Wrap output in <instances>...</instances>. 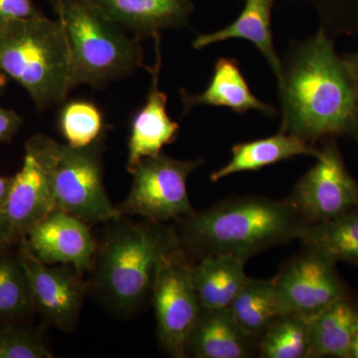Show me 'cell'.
<instances>
[{"mask_svg": "<svg viewBox=\"0 0 358 358\" xmlns=\"http://www.w3.org/2000/svg\"><path fill=\"white\" fill-rule=\"evenodd\" d=\"M11 181H13V178H6V176H0V209L3 207L7 195H8Z\"/></svg>", "mask_w": 358, "mask_h": 358, "instance_id": "32", "label": "cell"}, {"mask_svg": "<svg viewBox=\"0 0 358 358\" xmlns=\"http://www.w3.org/2000/svg\"><path fill=\"white\" fill-rule=\"evenodd\" d=\"M258 355V339L245 333L229 308H201L187 338L185 357L249 358Z\"/></svg>", "mask_w": 358, "mask_h": 358, "instance_id": "15", "label": "cell"}, {"mask_svg": "<svg viewBox=\"0 0 358 358\" xmlns=\"http://www.w3.org/2000/svg\"><path fill=\"white\" fill-rule=\"evenodd\" d=\"M277 82L282 133L313 145L326 136L353 133L358 85L322 28L289 45Z\"/></svg>", "mask_w": 358, "mask_h": 358, "instance_id": "1", "label": "cell"}, {"mask_svg": "<svg viewBox=\"0 0 358 358\" xmlns=\"http://www.w3.org/2000/svg\"><path fill=\"white\" fill-rule=\"evenodd\" d=\"M155 63L148 71L152 76V84L147 101L131 122V134L128 141V162L129 173L141 159L154 157L162 152V148L171 145L178 138L179 124L169 117L167 113L166 94L159 89L160 69H162V49L160 35L155 34Z\"/></svg>", "mask_w": 358, "mask_h": 358, "instance_id": "13", "label": "cell"}, {"mask_svg": "<svg viewBox=\"0 0 358 358\" xmlns=\"http://www.w3.org/2000/svg\"><path fill=\"white\" fill-rule=\"evenodd\" d=\"M274 3L275 0H246L236 20L217 31L197 35L192 42L193 48L201 50L229 39L247 40L262 54L278 79L281 73V58L275 52L273 39L271 17Z\"/></svg>", "mask_w": 358, "mask_h": 358, "instance_id": "18", "label": "cell"}, {"mask_svg": "<svg viewBox=\"0 0 358 358\" xmlns=\"http://www.w3.org/2000/svg\"><path fill=\"white\" fill-rule=\"evenodd\" d=\"M22 122V117L17 113L0 107V143L13 140Z\"/></svg>", "mask_w": 358, "mask_h": 358, "instance_id": "29", "label": "cell"}, {"mask_svg": "<svg viewBox=\"0 0 358 358\" xmlns=\"http://www.w3.org/2000/svg\"><path fill=\"white\" fill-rule=\"evenodd\" d=\"M6 78L3 73L0 72V95H1L4 88H6Z\"/></svg>", "mask_w": 358, "mask_h": 358, "instance_id": "34", "label": "cell"}, {"mask_svg": "<svg viewBox=\"0 0 358 358\" xmlns=\"http://www.w3.org/2000/svg\"><path fill=\"white\" fill-rule=\"evenodd\" d=\"M245 263L235 256L218 255L200 259L193 265V280L202 308L230 307L248 281Z\"/></svg>", "mask_w": 358, "mask_h": 358, "instance_id": "21", "label": "cell"}, {"mask_svg": "<svg viewBox=\"0 0 358 358\" xmlns=\"http://www.w3.org/2000/svg\"><path fill=\"white\" fill-rule=\"evenodd\" d=\"M229 308L245 333L258 341L271 322L282 315L273 280L249 278Z\"/></svg>", "mask_w": 358, "mask_h": 358, "instance_id": "23", "label": "cell"}, {"mask_svg": "<svg viewBox=\"0 0 358 358\" xmlns=\"http://www.w3.org/2000/svg\"><path fill=\"white\" fill-rule=\"evenodd\" d=\"M176 230L185 255H232L246 262L260 252L300 240L308 226L288 200L230 197L181 219Z\"/></svg>", "mask_w": 358, "mask_h": 358, "instance_id": "2", "label": "cell"}, {"mask_svg": "<svg viewBox=\"0 0 358 358\" xmlns=\"http://www.w3.org/2000/svg\"><path fill=\"white\" fill-rule=\"evenodd\" d=\"M343 60H345L346 67L352 74L353 79L358 85V53L345 56Z\"/></svg>", "mask_w": 358, "mask_h": 358, "instance_id": "31", "label": "cell"}, {"mask_svg": "<svg viewBox=\"0 0 358 358\" xmlns=\"http://www.w3.org/2000/svg\"><path fill=\"white\" fill-rule=\"evenodd\" d=\"M352 358H358V317L355 336H353Z\"/></svg>", "mask_w": 358, "mask_h": 358, "instance_id": "33", "label": "cell"}, {"mask_svg": "<svg viewBox=\"0 0 358 358\" xmlns=\"http://www.w3.org/2000/svg\"><path fill=\"white\" fill-rule=\"evenodd\" d=\"M40 331L22 327H0V358H51Z\"/></svg>", "mask_w": 358, "mask_h": 358, "instance_id": "27", "label": "cell"}, {"mask_svg": "<svg viewBox=\"0 0 358 358\" xmlns=\"http://www.w3.org/2000/svg\"><path fill=\"white\" fill-rule=\"evenodd\" d=\"M124 29L138 38L186 25L192 15V0H91Z\"/></svg>", "mask_w": 358, "mask_h": 358, "instance_id": "16", "label": "cell"}, {"mask_svg": "<svg viewBox=\"0 0 358 358\" xmlns=\"http://www.w3.org/2000/svg\"><path fill=\"white\" fill-rule=\"evenodd\" d=\"M59 126L68 145L86 148L100 138L103 129V115L93 103L75 101L61 110Z\"/></svg>", "mask_w": 358, "mask_h": 358, "instance_id": "26", "label": "cell"}, {"mask_svg": "<svg viewBox=\"0 0 358 358\" xmlns=\"http://www.w3.org/2000/svg\"><path fill=\"white\" fill-rule=\"evenodd\" d=\"M34 310L29 280L17 249L0 252V322L23 319Z\"/></svg>", "mask_w": 358, "mask_h": 358, "instance_id": "24", "label": "cell"}, {"mask_svg": "<svg viewBox=\"0 0 358 358\" xmlns=\"http://www.w3.org/2000/svg\"><path fill=\"white\" fill-rule=\"evenodd\" d=\"M282 315L308 320L346 296L336 263L315 250L289 260L273 279Z\"/></svg>", "mask_w": 358, "mask_h": 358, "instance_id": "9", "label": "cell"}, {"mask_svg": "<svg viewBox=\"0 0 358 358\" xmlns=\"http://www.w3.org/2000/svg\"><path fill=\"white\" fill-rule=\"evenodd\" d=\"M13 246V241H11L6 219H4L3 213H2V210L0 209V252Z\"/></svg>", "mask_w": 358, "mask_h": 358, "instance_id": "30", "label": "cell"}, {"mask_svg": "<svg viewBox=\"0 0 358 358\" xmlns=\"http://www.w3.org/2000/svg\"><path fill=\"white\" fill-rule=\"evenodd\" d=\"M358 305L348 296L308 320V358H352Z\"/></svg>", "mask_w": 358, "mask_h": 358, "instance_id": "20", "label": "cell"}, {"mask_svg": "<svg viewBox=\"0 0 358 358\" xmlns=\"http://www.w3.org/2000/svg\"><path fill=\"white\" fill-rule=\"evenodd\" d=\"M34 0H0V24L41 15Z\"/></svg>", "mask_w": 358, "mask_h": 358, "instance_id": "28", "label": "cell"}, {"mask_svg": "<svg viewBox=\"0 0 358 358\" xmlns=\"http://www.w3.org/2000/svg\"><path fill=\"white\" fill-rule=\"evenodd\" d=\"M317 164L294 185L287 200L308 224L324 222L358 208V183L345 166L338 148L327 143Z\"/></svg>", "mask_w": 358, "mask_h": 358, "instance_id": "10", "label": "cell"}, {"mask_svg": "<svg viewBox=\"0 0 358 358\" xmlns=\"http://www.w3.org/2000/svg\"><path fill=\"white\" fill-rule=\"evenodd\" d=\"M70 54L71 89L103 88L143 65L140 38L129 37L91 0H53Z\"/></svg>", "mask_w": 358, "mask_h": 358, "instance_id": "4", "label": "cell"}, {"mask_svg": "<svg viewBox=\"0 0 358 358\" xmlns=\"http://www.w3.org/2000/svg\"><path fill=\"white\" fill-rule=\"evenodd\" d=\"M0 72L26 90L39 112L64 102L72 89L60 21L41 14L0 24Z\"/></svg>", "mask_w": 358, "mask_h": 358, "instance_id": "5", "label": "cell"}, {"mask_svg": "<svg viewBox=\"0 0 358 358\" xmlns=\"http://www.w3.org/2000/svg\"><path fill=\"white\" fill-rule=\"evenodd\" d=\"M308 320L294 315L275 317L258 341V357L308 358Z\"/></svg>", "mask_w": 358, "mask_h": 358, "instance_id": "25", "label": "cell"}, {"mask_svg": "<svg viewBox=\"0 0 358 358\" xmlns=\"http://www.w3.org/2000/svg\"><path fill=\"white\" fill-rule=\"evenodd\" d=\"M231 152L232 157L229 162L211 173L212 182H217L235 173L260 171L264 167L300 155L317 157L320 148L298 136L279 131L268 138L236 143Z\"/></svg>", "mask_w": 358, "mask_h": 358, "instance_id": "19", "label": "cell"}, {"mask_svg": "<svg viewBox=\"0 0 358 358\" xmlns=\"http://www.w3.org/2000/svg\"><path fill=\"white\" fill-rule=\"evenodd\" d=\"M108 223L92 267V286L110 310L129 315L150 298L164 259L180 249L178 233L166 223H134L124 215Z\"/></svg>", "mask_w": 358, "mask_h": 358, "instance_id": "3", "label": "cell"}, {"mask_svg": "<svg viewBox=\"0 0 358 358\" xmlns=\"http://www.w3.org/2000/svg\"><path fill=\"white\" fill-rule=\"evenodd\" d=\"M203 164V159H176L164 152L141 159L131 171L133 185L128 196L117 206L120 213L154 223L192 215L195 210L187 180Z\"/></svg>", "mask_w": 358, "mask_h": 358, "instance_id": "7", "label": "cell"}, {"mask_svg": "<svg viewBox=\"0 0 358 358\" xmlns=\"http://www.w3.org/2000/svg\"><path fill=\"white\" fill-rule=\"evenodd\" d=\"M300 240L303 246L334 263L358 266V208L324 222L308 224Z\"/></svg>", "mask_w": 358, "mask_h": 358, "instance_id": "22", "label": "cell"}, {"mask_svg": "<svg viewBox=\"0 0 358 358\" xmlns=\"http://www.w3.org/2000/svg\"><path fill=\"white\" fill-rule=\"evenodd\" d=\"M88 225L69 213L53 210L22 240L42 262L72 266L83 275L93 267L98 251Z\"/></svg>", "mask_w": 358, "mask_h": 358, "instance_id": "12", "label": "cell"}, {"mask_svg": "<svg viewBox=\"0 0 358 358\" xmlns=\"http://www.w3.org/2000/svg\"><path fill=\"white\" fill-rule=\"evenodd\" d=\"M13 246L55 210L48 179L39 162L25 152L22 166L13 178L10 189L1 208Z\"/></svg>", "mask_w": 358, "mask_h": 358, "instance_id": "14", "label": "cell"}, {"mask_svg": "<svg viewBox=\"0 0 358 358\" xmlns=\"http://www.w3.org/2000/svg\"><path fill=\"white\" fill-rule=\"evenodd\" d=\"M180 94L185 114L200 106L228 108L239 115L251 110H259L268 117L278 114L272 105L262 102L252 93L239 63L233 58L218 59L210 83L204 92L190 94L182 89Z\"/></svg>", "mask_w": 358, "mask_h": 358, "instance_id": "17", "label": "cell"}, {"mask_svg": "<svg viewBox=\"0 0 358 358\" xmlns=\"http://www.w3.org/2000/svg\"><path fill=\"white\" fill-rule=\"evenodd\" d=\"M353 133L357 134V136H358V103H357V117H355V129H353Z\"/></svg>", "mask_w": 358, "mask_h": 358, "instance_id": "35", "label": "cell"}, {"mask_svg": "<svg viewBox=\"0 0 358 358\" xmlns=\"http://www.w3.org/2000/svg\"><path fill=\"white\" fill-rule=\"evenodd\" d=\"M192 267L181 248L171 254L160 265L150 294L159 345L176 358L185 357L188 336L202 308Z\"/></svg>", "mask_w": 358, "mask_h": 358, "instance_id": "8", "label": "cell"}, {"mask_svg": "<svg viewBox=\"0 0 358 358\" xmlns=\"http://www.w3.org/2000/svg\"><path fill=\"white\" fill-rule=\"evenodd\" d=\"M25 152L43 169L55 210L88 224L108 223L121 217L106 192L102 148L98 141L89 147L74 148L39 134L27 141Z\"/></svg>", "mask_w": 358, "mask_h": 358, "instance_id": "6", "label": "cell"}, {"mask_svg": "<svg viewBox=\"0 0 358 358\" xmlns=\"http://www.w3.org/2000/svg\"><path fill=\"white\" fill-rule=\"evenodd\" d=\"M16 246L29 280L35 312L46 324L62 331H72L87 292L82 274L72 266L42 262L33 255L24 240Z\"/></svg>", "mask_w": 358, "mask_h": 358, "instance_id": "11", "label": "cell"}]
</instances>
